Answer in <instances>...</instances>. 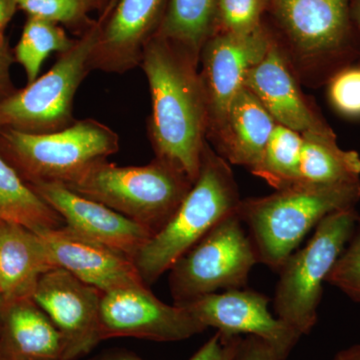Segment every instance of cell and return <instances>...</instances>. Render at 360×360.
I'll use <instances>...</instances> for the list:
<instances>
[{
    "label": "cell",
    "instance_id": "1",
    "mask_svg": "<svg viewBox=\"0 0 360 360\" xmlns=\"http://www.w3.org/2000/svg\"><path fill=\"white\" fill-rule=\"evenodd\" d=\"M139 66L150 91L148 134L155 158L184 172L194 184L200 174L207 127L200 61L155 34Z\"/></svg>",
    "mask_w": 360,
    "mask_h": 360
},
{
    "label": "cell",
    "instance_id": "2",
    "mask_svg": "<svg viewBox=\"0 0 360 360\" xmlns=\"http://www.w3.org/2000/svg\"><path fill=\"white\" fill-rule=\"evenodd\" d=\"M360 179L335 184H296L239 203L260 264L278 272L302 239L324 217L356 206Z\"/></svg>",
    "mask_w": 360,
    "mask_h": 360
},
{
    "label": "cell",
    "instance_id": "3",
    "mask_svg": "<svg viewBox=\"0 0 360 360\" xmlns=\"http://www.w3.org/2000/svg\"><path fill=\"white\" fill-rule=\"evenodd\" d=\"M238 187L229 163L206 141L200 174L172 219L146 243L134 262L151 285L226 217L238 212Z\"/></svg>",
    "mask_w": 360,
    "mask_h": 360
},
{
    "label": "cell",
    "instance_id": "4",
    "mask_svg": "<svg viewBox=\"0 0 360 360\" xmlns=\"http://www.w3.org/2000/svg\"><path fill=\"white\" fill-rule=\"evenodd\" d=\"M193 184L184 172L155 158L141 167H120L108 158L94 161L63 186L122 213L155 236Z\"/></svg>",
    "mask_w": 360,
    "mask_h": 360
},
{
    "label": "cell",
    "instance_id": "5",
    "mask_svg": "<svg viewBox=\"0 0 360 360\" xmlns=\"http://www.w3.org/2000/svg\"><path fill=\"white\" fill-rule=\"evenodd\" d=\"M267 11L283 35L276 44L296 77L326 82L357 56L350 0H269Z\"/></svg>",
    "mask_w": 360,
    "mask_h": 360
},
{
    "label": "cell",
    "instance_id": "6",
    "mask_svg": "<svg viewBox=\"0 0 360 360\" xmlns=\"http://www.w3.org/2000/svg\"><path fill=\"white\" fill-rule=\"evenodd\" d=\"M120 148V135L92 118L77 120L51 134L0 130V155L27 184H65L86 165L115 155Z\"/></svg>",
    "mask_w": 360,
    "mask_h": 360
},
{
    "label": "cell",
    "instance_id": "7",
    "mask_svg": "<svg viewBox=\"0 0 360 360\" xmlns=\"http://www.w3.org/2000/svg\"><path fill=\"white\" fill-rule=\"evenodd\" d=\"M359 214L355 207L324 217L302 250L295 251L279 270L274 311L302 335L319 319L323 284L354 236Z\"/></svg>",
    "mask_w": 360,
    "mask_h": 360
},
{
    "label": "cell",
    "instance_id": "8",
    "mask_svg": "<svg viewBox=\"0 0 360 360\" xmlns=\"http://www.w3.org/2000/svg\"><path fill=\"white\" fill-rule=\"evenodd\" d=\"M101 23V14L70 51L58 54L51 70L0 101V130L51 134L77 122L73 103L78 89L89 75L90 52L98 37Z\"/></svg>",
    "mask_w": 360,
    "mask_h": 360
},
{
    "label": "cell",
    "instance_id": "9",
    "mask_svg": "<svg viewBox=\"0 0 360 360\" xmlns=\"http://www.w3.org/2000/svg\"><path fill=\"white\" fill-rule=\"evenodd\" d=\"M257 250L238 212L226 217L170 269L174 304L184 305L220 290L243 288Z\"/></svg>",
    "mask_w": 360,
    "mask_h": 360
},
{
    "label": "cell",
    "instance_id": "10",
    "mask_svg": "<svg viewBox=\"0 0 360 360\" xmlns=\"http://www.w3.org/2000/svg\"><path fill=\"white\" fill-rule=\"evenodd\" d=\"M205 329L186 307L161 302L146 284L108 291L101 296V341L134 338L169 342L187 340Z\"/></svg>",
    "mask_w": 360,
    "mask_h": 360
},
{
    "label": "cell",
    "instance_id": "11",
    "mask_svg": "<svg viewBox=\"0 0 360 360\" xmlns=\"http://www.w3.org/2000/svg\"><path fill=\"white\" fill-rule=\"evenodd\" d=\"M274 40L264 25L246 34L215 32L203 45L198 70L207 113L206 135L221 122L234 97L245 89L248 75L266 56Z\"/></svg>",
    "mask_w": 360,
    "mask_h": 360
},
{
    "label": "cell",
    "instance_id": "12",
    "mask_svg": "<svg viewBox=\"0 0 360 360\" xmlns=\"http://www.w3.org/2000/svg\"><path fill=\"white\" fill-rule=\"evenodd\" d=\"M103 293L59 267L40 277L32 300L63 335V360L82 359L101 342L99 309Z\"/></svg>",
    "mask_w": 360,
    "mask_h": 360
},
{
    "label": "cell",
    "instance_id": "13",
    "mask_svg": "<svg viewBox=\"0 0 360 360\" xmlns=\"http://www.w3.org/2000/svg\"><path fill=\"white\" fill-rule=\"evenodd\" d=\"M207 328L226 335L255 336L271 347L279 360H286L302 335L269 311V298L251 290H225L184 304Z\"/></svg>",
    "mask_w": 360,
    "mask_h": 360
},
{
    "label": "cell",
    "instance_id": "14",
    "mask_svg": "<svg viewBox=\"0 0 360 360\" xmlns=\"http://www.w3.org/2000/svg\"><path fill=\"white\" fill-rule=\"evenodd\" d=\"M167 0H110L101 11V32L90 52V71L123 75L141 65L158 32Z\"/></svg>",
    "mask_w": 360,
    "mask_h": 360
},
{
    "label": "cell",
    "instance_id": "15",
    "mask_svg": "<svg viewBox=\"0 0 360 360\" xmlns=\"http://www.w3.org/2000/svg\"><path fill=\"white\" fill-rule=\"evenodd\" d=\"M28 186L60 215L70 231L117 251L132 262L153 236L148 229L122 213L84 198L63 184L39 182Z\"/></svg>",
    "mask_w": 360,
    "mask_h": 360
},
{
    "label": "cell",
    "instance_id": "16",
    "mask_svg": "<svg viewBox=\"0 0 360 360\" xmlns=\"http://www.w3.org/2000/svg\"><path fill=\"white\" fill-rule=\"evenodd\" d=\"M245 86L255 94L277 124L302 135L336 136L303 94L295 70L276 40L264 58L250 71Z\"/></svg>",
    "mask_w": 360,
    "mask_h": 360
},
{
    "label": "cell",
    "instance_id": "17",
    "mask_svg": "<svg viewBox=\"0 0 360 360\" xmlns=\"http://www.w3.org/2000/svg\"><path fill=\"white\" fill-rule=\"evenodd\" d=\"M37 234L56 267L103 292L146 284L130 258L77 236L65 225Z\"/></svg>",
    "mask_w": 360,
    "mask_h": 360
},
{
    "label": "cell",
    "instance_id": "18",
    "mask_svg": "<svg viewBox=\"0 0 360 360\" xmlns=\"http://www.w3.org/2000/svg\"><path fill=\"white\" fill-rule=\"evenodd\" d=\"M276 122L255 94L245 87L231 101L221 122L206 141L222 158L250 172L262 160Z\"/></svg>",
    "mask_w": 360,
    "mask_h": 360
},
{
    "label": "cell",
    "instance_id": "19",
    "mask_svg": "<svg viewBox=\"0 0 360 360\" xmlns=\"http://www.w3.org/2000/svg\"><path fill=\"white\" fill-rule=\"evenodd\" d=\"M53 269L56 264L37 232L22 225L0 222V290L4 307L32 300L40 277Z\"/></svg>",
    "mask_w": 360,
    "mask_h": 360
},
{
    "label": "cell",
    "instance_id": "20",
    "mask_svg": "<svg viewBox=\"0 0 360 360\" xmlns=\"http://www.w3.org/2000/svg\"><path fill=\"white\" fill-rule=\"evenodd\" d=\"M0 352L4 360H63L65 341L33 300L0 310Z\"/></svg>",
    "mask_w": 360,
    "mask_h": 360
},
{
    "label": "cell",
    "instance_id": "21",
    "mask_svg": "<svg viewBox=\"0 0 360 360\" xmlns=\"http://www.w3.org/2000/svg\"><path fill=\"white\" fill-rule=\"evenodd\" d=\"M0 221L22 225L37 233L65 225L60 215L32 191L1 155Z\"/></svg>",
    "mask_w": 360,
    "mask_h": 360
},
{
    "label": "cell",
    "instance_id": "22",
    "mask_svg": "<svg viewBox=\"0 0 360 360\" xmlns=\"http://www.w3.org/2000/svg\"><path fill=\"white\" fill-rule=\"evenodd\" d=\"M300 165V181L307 184H335L360 179V155L345 150L336 136L304 134Z\"/></svg>",
    "mask_w": 360,
    "mask_h": 360
},
{
    "label": "cell",
    "instance_id": "23",
    "mask_svg": "<svg viewBox=\"0 0 360 360\" xmlns=\"http://www.w3.org/2000/svg\"><path fill=\"white\" fill-rule=\"evenodd\" d=\"M217 0H167L155 34L181 47L200 61L203 45L214 32Z\"/></svg>",
    "mask_w": 360,
    "mask_h": 360
},
{
    "label": "cell",
    "instance_id": "24",
    "mask_svg": "<svg viewBox=\"0 0 360 360\" xmlns=\"http://www.w3.org/2000/svg\"><path fill=\"white\" fill-rule=\"evenodd\" d=\"M77 39H70L63 26L42 18L27 16L18 44L13 49L14 60L25 70L27 84L39 77L45 59L52 52L70 51Z\"/></svg>",
    "mask_w": 360,
    "mask_h": 360
},
{
    "label": "cell",
    "instance_id": "25",
    "mask_svg": "<svg viewBox=\"0 0 360 360\" xmlns=\"http://www.w3.org/2000/svg\"><path fill=\"white\" fill-rule=\"evenodd\" d=\"M302 144V134L276 123L262 160L251 174L276 191L295 186L300 181Z\"/></svg>",
    "mask_w": 360,
    "mask_h": 360
},
{
    "label": "cell",
    "instance_id": "26",
    "mask_svg": "<svg viewBox=\"0 0 360 360\" xmlns=\"http://www.w3.org/2000/svg\"><path fill=\"white\" fill-rule=\"evenodd\" d=\"M103 11L101 0H18V11L27 16L51 21L82 37L94 25V11Z\"/></svg>",
    "mask_w": 360,
    "mask_h": 360
},
{
    "label": "cell",
    "instance_id": "27",
    "mask_svg": "<svg viewBox=\"0 0 360 360\" xmlns=\"http://www.w3.org/2000/svg\"><path fill=\"white\" fill-rule=\"evenodd\" d=\"M269 0H217L214 32L246 34L262 25ZM212 33V34H213Z\"/></svg>",
    "mask_w": 360,
    "mask_h": 360
},
{
    "label": "cell",
    "instance_id": "28",
    "mask_svg": "<svg viewBox=\"0 0 360 360\" xmlns=\"http://www.w3.org/2000/svg\"><path fill=\"white\" fill-rule=\"evenodd\" d=\"M329 104L349 120H360V63L335 71L326 82Z\"/></svg>",
    "mask_w": 360,
    "mask_h": 360
},
{
    "label": "cell",
    "instance_id": "29",
    "mask_svg": "<svg viewBox=\"0 0 360 360\" xmlns=\"http://www.w3.org/2000/svg\"><path fill=\"white\" fill-rule=\"evenodd\" d=\"M326 283L360 303V217L354 236L329 274Z\"/></svg>",
    "mask_w": 360,
    "mask_h": 360
},
{
    "label": "cell",
    "instance_id": "30",
    "mask_svg": "<svg viewBox=\"0 0 360 360\" xmlns=\"http://www.w3.org/2000/svg\"><path fill=\"white\" fill-rule=\"evenodd\" d=\"M243 338L217 331L189 360H233Z\"/></svg>",
    "mask_w": 360,
    "mask_h": 360
},
{
    "label": "cell",
    "instance_id": "31",
    "mask_svg": "<svg viewBox=\"0 0 360 360\" xmlns=\"http://www.w3.org/2000/svg\"><path fill=\"white\" fill-rule=\"evenodd\" d=\"M15 63L13 51L6 37L0 39V101L11 96L16 87L11 78V66Z\"/></svg>",
    "mask_w": 360,
    "mask_h": 360
},
{
    "label": "cell",
    "instance_id": "32",
    "mask_svg": "<svg viewBox=\"0 0 360 360\" xmlns=\"http://www.w3.org/2000/svg\"><path fill=\"white\" fill-rule=\"evenodd\" d=\"M233 360H279L271 347L260 338L248 335L239 345Z\"/></svg>",
    "mask_w": 360,
    "mask_h": 360
},
{
    "label": "cell",
    "instance_id": "33",
    "mask_svg": "<svg viewBox=\"0 0 360 360\" xmlns=\"http://www.w3.org/2000/svg\"><path fill=\"white\" fill-rule=\"evenodd\" d=\"M18 11V0H0V39L6 37V30Z\"/></svg>",
    "mask_w": 360,
    "mask_h": 360
},
{
    "label": "cell",
    "instance_id": "34",
    "mask_svg": "<svg viewBox=\"0 0 360 360\" xmlns=\"http://www.w3.org/2000/svg\"><path fill=\"white\" fill-rule=\"evenodd\" d=\"M94 360H146L139 357L134 352H127V350H116L110 352L108 354L101 355Z\"/></svg>",
    "mask_w": 360,
    "mask_h": 360
},
{
    "label": "cell",
    "instance_id": "35",
    "mask_svg": "<svg viewBox=\"0 0 360 360\" xmlns=\"http://www.w3.org/2000/svg\"><path fill=\"white\" fill-rule=\"evenodd\" d=\"M333 360H360V345H354L341 350Z\"/></svg>",
    "mask_w": 360,
    "mask_h": 360
},
{
    "label": "cell",
    "instance_id": "36",
    "mask_svg": "<svg viewBox=\"0 0 360 360\" xmlns=\"http://www.w3.org/2000/svg\"><path fill=\"white\" fill-rule=\"evenodd\" d=\"M354 18H355V21H356L360 30V0H355L354 6Z\"/></svg>",
    "mask_w": 360,
    "mask_h": 360
},
{
    "label": "cell",
    "instance_id": "37",
    "mask_svg": "<svg viewBox=\"0 0 360 360\" xmlns=\"http://www.w3.org/2000/svg\"><path fill=\"white\" fill-rule=\"evenodd\" d=\"M2 307H4V300H2L1 290H0V310H1Z\"/></svg>",
    "mask_w": 360,
    "mask_h": 360
},
{
    "label": "cell",
    "instance_id": "38",
    "mask_svg": "<svg viewBox=\"0 0 360 360\" xmlns=\"http://www.w3.org/2000/svg\"><path fill=\"white\" fill-rule=\"evenodd\" d=\"M110 1V0H101V2H103V8L106 6V4H108V2Z\"/></svg>",
    "mask_w": 360,
    "mask_h": 360
},
{
    "label": "cell",
    "instance_id": "39",
    "mask_svg": "<svg viewBox=\"0 0 360 360\" xmlns=\"http://www.w3.org/2000/svg\"><path fill=\"white\" fill-rule=\"evenodd\" d=\"M0 360H4V356H2L1 352H0Z\"/></svg>",
    "mask_w": 360,
    "mask_h": 360
},
{
    "label": "cell",
    "instance_id": "40",
    "mask_svg": "<svg viewBox=\"0 0 360 360\" xmlns=\"http://www.w3.org/2000/svg\"><path fill=\"white\" fill-rule=\"evenodd\" d=\"M0 222H1V221H0Z\"/></svg>",
    "mask_w": 360,
    "mask_h": 360
}]
</instances>
